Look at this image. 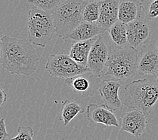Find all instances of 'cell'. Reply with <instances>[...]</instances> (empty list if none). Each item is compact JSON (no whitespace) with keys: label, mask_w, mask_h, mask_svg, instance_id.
<instances>
[{"label":"cell","mask_w":158,"mask_h":140,"mask_svg":"<svg viewBox=\"0 0 158 140\" xmlns=\"http://www.w3.org/2000/svg\"><path fill=\"white\" fill-rule=\"evenodd\" d=\"M84 111V108L77 102L66 100L63 103L59 121L63 123V126H67L77 115L83 114Z\"/></svg>","instance_id":"obj_18"},{"label":"cell","mask_w":158,"mask_h":140,"mask_svg":"<svg viewBox=\"0 0 158 140\" xmlns=\"http://www.w3.org/2000/svg\"><path fill=\"white\" fill-rule=\"evenodd\" d=\"M45 69L52 76L65 79L90 73L88 66L80 65L75 62L65 52H59L48 56Z\"/></svg>","instance_id":"obj_6"},{"label":"cell","mask_w":158,"mask_h":140,"mask_svg":"<svg viewBox=\"0 0 158 140\" xmlns=\"http://www.w3.org/2000/svg\"><path fill=\"white\" fill-rule=\"evenodd\" d=\"M0 96H1V103H0V105H1V107H3L6 103L7 100V93L3 89L2 86L0 87Z\"/></svg>","instance_id":"obj_25"},{"label":"cell","mask_w":158,"mask_h":140,"mask_svg":"<svg viewBox=\"0 0 158 140\" xmlns=\"http://www.w3.org/2000/svg\"><path fill=\"white\" fill-rule=\"evenodd\" d=\"M158 70V51L152 45H144L139 50L138 73L155 76Z\"/></svg>","instance_id":"obj_11"},{"label":"cell","mask_w":158,"mask_h":140,"mask_svg":"<svg viewBox=\"0 0 158 140\" xmlns=\"http://www.w3.org/2000/svg\"><path fill=\"white\" fill-rule=\"evenodd\" d=\"M89 1H96V2H102V1H104V0H89Z\"/></svg>","instance_id":"obj_27"},{"label":"cell","mask_w":158,"mask_h":140,"mask_svg":"<svg viewBox=\"0 0 158 140\" xmlns=\"http://www.w3.org/2000/svg\"><path fill=\"white\" fill-rule=\"evenodd\" d=\"M89 0H67L51 12L55 34L67 40L75 29L84 22L83 14Z\"/></svg>","instance_id":"obj_4"},{"label":"cell","mask_w":158,"mask_h":140,"mask_svg":"<svg viewBox=\"0 0 158 140\" xmlns=\"http://www.w3.org/2000/svg\"><path fill=\"white\" fill-rule=\"evenodd\" d=\"M104 32L97 22L92 23L84 21L75 29L67 39L73 40L75 42L87 40L102 35Z\"/></svg>","instance_id":"obj_15"},{"label":"cell","mask_w":158,"mask_h":140,"mask_svg":"<svg viewBox=\"0 0 158 140\" xmlns=\"http://www.w3.org/2000/svg\"><path fill=\"white\" fill-rule=\"evenodd\" d=\"M143 7L139 0H119L118 20L127 24L142 18Z\"/></svg>","instance_id":"obj_14"},{"label":"cell","mask_w":158,"mask_h":140,"mask_svg":"<svg viewBox=\"0 0 158 140\" xmlns=\"http://www.w3.org/2000/svg\"><path fill=\"white\" fill-rule=\"evenodd\" d=\"M155 78H156V82L158 83V70H157V73H156V75L155 76Z\"/></svg>","instance_id":"obj_26"},{"label":"cell","mask_w":158,"mask_h":140,"mask_svg":"<svg viewBox=\"0 0 158 140\" xmlns=\"http://www.w3.org/2000/svg\"><path fill=\"white\" fill-rule=\"evenodd\" d=\"M97 37L90 40L74 42L71 45L69 56L80 65L87 66L90 51Z\"/></svg>","instance_id":"obj_16"},{"label":"cell","mask_w":158,"mask_h":140,"mask_svg":"<svg viewBox=\"0 0 158 140\" xmlns=\"http://www.w3.org/2000/svg\"><path fill=\"white\" fill-rule=\"evenodd\" d=\"M110 46L106 43L102 35L97 37L90 51L87 66L90 73L98 78L102 77L110 55Z\"/></svg>","instance_id":"obj_7"},{"label":"cell","mask_w":158,"mask_h":140,"mask_svg":"<svg viewBox=\"0 0 158 140\" xmlns=\"http://www.w3.org/2000/svg\"><path fill=\"white\" fill-rule=\"evenodd\" d=\"M66 1L67 0H28V2L32 6L51 13L55 9Z\"/></svg>","instance_id":"obj_21"},{"label":"cell","mask_w":158,"mask_h":140,"mask_svg":"<svg viewBox=\"0 0 158 140\" xmlns=\"http://www.w3.org/2000/svg\"><path fill=\"white\" fill-rule=\"evenodd\" d=\"M139 50L127 45L110 46V55L105 67L104 76H110L116 80H125L138 72Z\"/></svg>","instance_id":"obj_3"},{"label":"cell","mask_w":158,"mask_h":140,"mask_svg":"<svg viewBox=\"0 0 158 140\" xmlns=\"http://www.w3.org/2000/svg\"><path fill=\"white\" fill-rule=\"evenodd\" d=\"M100 2L96 1H89L85 6L83 18L84 21L92 23H96L98 22L100 16Z\"/></svg>","instance_id":"obj_20"},{"label":"cell","mask_w":158,"mask_h":140,"mask_svg":"<svg viewBox=\"0 0 158 140\" xmlns=\"http://www.w3.org/2000/svg\"><path fill=\"white\" fill-rule=\"evenodd\" d=\"M86 74L65 79V84L73 90L75 94L81 96L87 97L93 95L92 81Z\"/></svg>","instance_id":"obj_17"},{"label":"cell","mask_w":158,"mask_h":140,"mask_svg":"<svg viewBox=\"0 0 158 140\" xmlns=\"http://www.w3.org/2000/svg\"><path fill=\"white\" fill-rule=\"evenodd\" d=\"M121 100L127 108L139 110L148 116L158 102V83L148 79L131 82L124 88Z\"/></svg>","instance_id":"obj_2"},{"label":"cell","mask_w":158,"mask_h":140,"mask_svg":"<svg viewBox=\"0 0 158 140\" xmlns=\"http://www.w3.org/2000/svg\"><path fill=\"white\" fill-rule=\"evenodd\" d=\"M147 127V115L139 110L124 113L121 117V129L135 137H141Z\"/></svg>","instance_id":"obj_10"},{"label":"cell","mask_w":158,"mask_h":140,"mask_svg":"<svg viewBox=\"0 0 158 140\" xmlns=\"http://www.w3.org/2000/svg\"><path fill=\"white\" fill-rule=\"evenodd\" d=\"M86 115L89 121L93 123L116 127L119 126V121L113 111L105 104H88L86 109Z\"/></svg>","instance_id":"obj_12"},{"label":"cell","mask_w":158,"mask_h":140,"mask_svg":"<svg viewBox=\"0 0 158 140\" xmlns=\"http://www.w3.org/2000/svg\"><path fill=\"white\" fill-rule=\"evenodd\" d=\"M108 32L114 46L121 47L128 45L127 24L118 20L108 29Z\"/></svg>","instance_id":"obj_19"},{"label":"cell","mask_w":158,"mask_h":140,"mask_svg":"<svg viewBox=\"0 0 158 140\" xmlns=\"http://www.w3.org/2000/svg\"><path fill=\"white\" fill-rule=\"evenodd\" d=\"M145 18L148 21L158 17V0H141Z\"/></svg>","instance_id":"obj_22"},{"label":"cell","mask_w":158,"mask_h":140,"mask_svg":"<svg viewBox=\"0 0 158 140\" xmlns=\"http://www.w3.org/2000/svg\"><path fill=\"white\" fill-rule=\"evenodd\" d=\"M156 47H157V51H158V42H157V43L156 45Z\"/></svg>","instance_id":"obj_28"},{"label":"cell","mask_w":158,"mask_h":140,"mask_svg":"<svg viewBox=\"0 0 158 140\" xmlns=\"http://www.w3.org/2000/svg\"><path fill=\"white\" fill-rule=\"evenodd\" d=\"M120 84L114 79H104L98 85V92L104 104L113 111H118L123 108V101L119 96Z\"/></svg>","instance_id":"obj_9"},{"label":"cell","mask_w":158,"mask_h":140,"mask_svg":"<svg viewBox=\"0 0 158 140\" xmlns=\"http://www.w3.org/2000/svg\"><path fill=\"white\" fill-rule=\"evenodd\" d=\"M28 38L32 45L45 47L55 34L51 12L32 6L28 13Z\"/></svg>","instance_id":"obj_5"},{"label":"cell","mask_w":158,"mask_h":140,"mask_svg":"<svg viewBox=\"0 0 158 140\" xmlns=\"http://www.w3.org/2000/svg\"><path fill=\"white\" fill-rule=\"evenodd\" d=\"M34 130L31 127H19L16 136L9 140H34Z\"/></svg>","instance_id":"obj_23"},{"label":"cell","mask_w":158,"mask_h":140,"mask_svg":"<svg viewBox=\"0 0 158 140\" xmlns=\"http://www.w3.org/2000/svg\"><path fill=\"white\" fill-rule=\"evenodd\" d=\"M149 21L141 18L127 24L128 45L139 50L150 36Z\"/></svg>","instance_id":"obj_8"},{"label":"cell","mask_w":158,"mask_h":140,"mask_svg":"<svg viewBox=\"0 0 158 140\" xmlns=\"http://www.w3.org/2000/svg\"><path fill=\"white\" fill-rule=\"evenodd\" d=\"M119 0H104L100 2V12L97 23L104 32L118 21Z\"/></svg>","instance_id":"obj_13"},{"label":"cell","mask_w":158,"mask_h":140,"mask_svg":"<svg viewBox=\"0 0 158 140\" xmlns=\"http://www.w3.org/2000/svg\"><path fill=\"white\" fill-rule=\"evenodd\" d=\"M9 138V134L6 130L5 119L2 118L0 121V140H6Z\"/></svg>","instance_id":"obj_24"},{"label":"cell","mask_w":158,"mask_h":140,"mask_svg":"<svg viewBox=\"0 0 158 140\" xmlns=\"http://www.w3.org/2000/svg\"><path fill=\"white\" fill-rule=\"evenodd\" d=\"M1 65L12 75L29 76L37 70L39 58L29 40L3 36L0 44Z\"/></svg>","instance_id":"obj_1"}]
</instances>
